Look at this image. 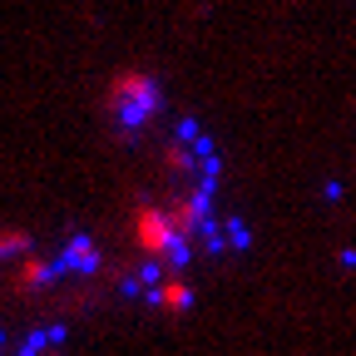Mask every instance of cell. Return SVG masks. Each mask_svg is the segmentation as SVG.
I'll use <instances>...</instances> for the list:
<instances>
[{"label":"cell","instance_id":"cell-4","mask_svg":"<svg viewBox=\"0 0 356 356\" xmlns=\"http://www.w3.org/2000/svg\"><path fill=\"white\" fill-rule=\"evenodd\" d=\"M25 233H0V257H10V252H25Z\"/></svg>","mask_w":356,"mask_h":356},{"label":"cell","instance_id":"cell-2","mask_svg":"<svg viewBox=\"0 0 356 356\" xmlns=\"http://www.w3.org/2000/svg\"><path fill=\"white\" fill-rule=\"evenodd\" d=\"M134 238H139V248L149 252V257H163L168 267H178V262H188V238L168 222V213L163 208H154V203H144L139 213H134Z\"/></svg>","mask_w":356,"mask_h":356},{"label":"cell","instance_id":"cell-3","mask_svg":"<svg viewBox=\"0 0 356 356\" xmlns=\"http://www.w3.org/2000/svg\"><path fill=\"white\" fill-rule=\"evenodd\" d=\"M159 302H163V307H188V287H184V282H168V287L159 292Z\"/></svg>","mask_w":356,"mask_h":356},{"label":"cell","instance_id":"cell-1","mask_svg":"<svg viewBox=\"0 0 356 356\" xmlns=\"http://www.w3.org/2000/svg\"><path fill=\"white\" fill-rule=\"evenodd\" d=\"M104 109H109L124 129H139V124H149V119L163 109V89H159V79H149V74H119V79L104 89Z\"/></svg>","mask_w":356,"mask_h":356}]
</instances>
